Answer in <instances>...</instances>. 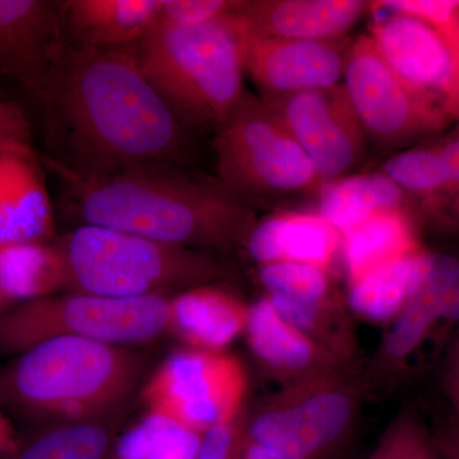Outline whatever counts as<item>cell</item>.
<instances>
[{
	"mask_svg": "<svg viewBox=\"0 0 459 459\" xmlns=\"http://www.w3.org/2000/svg\"><path fill=\"white\" fill-rule=\"evenodd\" d=\"M63 179L170 169L186 151V129L142 72L134 49L66 41L38 98Z\"/></svg>",
	"mask_w": 459,
	"mask_h": 459,
	"instance_id": "cell-1",
	"label": "cell"
},
{
	"mask_svg": "<svg viewBox=\"0 0 459 459\" xmlns=\"http://www.w3.org/2000/svg\"><path fill=\"white\" fill-rule=\"evenodd\" d=\"M86 225L131 232L201 252L246 247L256 225L255 207L219 179L147 169L100 178L65 179Z\"/></svg>",
	"mask_w": 459,
	"mask_h": 459,
	"instance_id": "cell-2",
	"label": "cell"
},
{
	"mask_svg": "<svg viewBox=\"0 0 459 459\" xmlns=\"http://www.w3.org/2000/svg\"><path fill=\"white\" fill-rule=\"evenodd\" d=\"M146 369L132 347L54 338L0 367V409L29 427L98 418L126 407Z\"/></svg>",
	"mask_w": 459,
	"mask_h": 459,
	"instance_id": "cell-3",
	"label": "cell"
},
{
	"mask_svg": "<svg viewBox=\"0 0 459 459\" xmlns=\"http://www.w3.org/2000/svg\"><path fill=\"white\" fill-rule=\"evenodd\" d=\"M247 31L238 12L205 25H156L134 48L144 77L184 128L216 131L244 95Z\"/></svg>",
	"mask_w": 459,
	"mask_h": 459,
	"instance_id": "cell-4",
	"label": "cell"
},
{
	"mask_svg": "<svg viewBox=\"0 0 459 459\" xmlns=\"http://www.w3.org/2000/svg\"><path fill=\"white\" fill-rule=\"evenodd\" d=\"M69 271V291L135 299L210 285L225 268L210 253L83 223L56 241Z\"/></svg>",
	"mask_w": 459,
	"mask_h": 459,
	"instance_id": "cell-5",
	"label": "cell"
},
{
	"mask_svg": "<svg viewBox=\"0 0 459 459\" xmlns=\"http://www.w3.org/2000/svg\"><path fill=\"white\" fill-rule=\"evenodd\" d=\"M170 298L117 299L65 291L14 305L0 314V356H14L54 338L132 347L169 332Z\"/></svg>",
	"mask_w": 459,
	"mask_h": 459,
	"instance_id": "cell-6",
	"label": "cell"
},
{
	"mask_svg": "<svg viewBox=\"0 0 459 459\" xmlns=\"http://www.w3.org/2000/svg\"><path fill=\"white\" fill-rule=\"evenodd\" d=\"M214 133L219 180L247 204L322 186L285 124L247 91Z\"/></svg>",
	"mask_w": 459,
	"mask_h": 459,
	"instance_id": "cell-7",
	"label": "cell"
},
{
	"mask_svg": "<svg viewBox=\"0 0 459 459\" xmlns=\"http://www.w3.org/2000/svg\"><path fill=\"white\" fill-rule=\"evenodd\" d=\"M356 395L334 376L305 380L247 416V437L279 459H331L355 420Z\"/></svg>",
	"mask_w": 459,
	"mask_h": 459,
	"instance_id": "cell-8",
	"label": "cell"
},
{
	"mask_svg": "<svg viewBox=\"0 0 459 459\" xmlns=\"http://www.w3.org/2000/svg\"><path fill=\"white\" fill-rule=\"evenodd\" d=\"M247 386L246 369L235 356L186 347L153 370L141 394L148 412L204 434L246 410Z\"/></svg>",
	"mask_w": 459,
	"mask_h": 459,
	"instance_id": "cell-9",
	"label": "cell"
},
{
	"mask_svg": "<svg viewBox=\"0 0 459 459\" xmlns=\"http://www.w3.org/2000/svg\"><path fill=\"white\" fill-rule=\"evenodd\" d=\"M343 78L367 137L377 143H404L442 131L451 120L440 102L394 71L369 35L350 45Z\"/></svg>",
	"mask_w": 459,
	"mask_h": 459,
	"instance_id": "cell-10",
	"label": "cell"
},
{
	"mask_svg": "<svg viewBox=\"0 0 459 459\" xmlns=\"http://www.w3.org/2000/svg\"><path fill=\"white\" fill-rule=\"evenodd\" d=\"M263 102L303 148L322 186L343 178L364 155L367 133L343 84Z\"/></svg>",
	"mask_w": 459,
	"mask_h": 459,
	"instance_id": "cell-11",
	"label": "cell"
},
{
	"mask_svg": "<svg viewBox=\"0 0 459 459\" xmlns=\"http://www.w3.org/2000/svg\"><path fill=\"white\" fill-rule=\"evenodd\" d=\"M66 41L59 2L0 0V75L33 98Z\"/></svg>",
	"mask_w": 459,
	"mask_h": 459,
	"instance_id": "cell-12",
	"label": "cell"
},
{
	"mask_svg": "<svg viewBox=\"0 0 459 459\" xmlns=\"http://www.w3.org/2000/svg\"><path fill=\"white\" fill-rule=\"evenodd\" d=\"M349 47L341 40L316 41L263 38L247 33L246 74L261 99L329 89L343 77Z\"/></svg>",
	"mask_w": 459,
	"mask_h": 459,
	"instance_id": "cell-13",
	"label": "cell"
},
{
	"mask_svg": "<svg viewBox=\"0 0 459 459\" xmlns=\"http://www.w3.org/2000/svg\"><path fill=\"white\" fill-rule=\"evenodd\" d=\"M369 9L374 13L369 36L389 65L403 80L437 100L446 110L455 71L448 41L419 18L377 7L374 2H369Z\"/></svg>",
	"mask_w": 459,
	"mask_h": 459,
	"instance_id": "cell-14",
	"label": "cell"
},
{
	"mask_svg": "<svg viewBox=\"0 0 459 459\" xmlns=\"http://www.w3.org/2000/svg\"><path fill=\"white\" fill-rule=\"evenodd\" d=\"M368 9L369 2L362 0H246L238 16L249 35L334 41Z\"/></svg>",
	"mask_w": 459,
	"mask_h": 459,
	"instance_id": "cell-15",
	"label": "cell"
},
{
	"mask_svg": "<svg viewBox=\"0 0 459 459\" xmlns=\"http://www.w3.org/2000/svg\"><path fill=\"white\" fill-rule=\"evenodd\" d=\"M244 334L256 360L294 385L333 376L336 355L287 323L267 296L250 305Z\"/></svg>",
	"mask_w": 459,
	"mask_h": 459,
	"instance_id": "cell-16",
	"label": "cell"
},
{
	"mask_svg": "<svg viewBox=\"0 0 459 459\" xmlns=\"http://www.w3.org/2000/svg\"><path fill=\"white\" fill-rule=\"evenodd\" d=\"M59 3L68 40L95 49H134L155 29L161 7V0Z\"/></svg>",
	"mask_w": 459,
	"mask_h": 459,
	"instance_id": "cell-17",
	"label": "cell"
},
{
	"mask_svg": "<svg viewBox=\"0 0 459 459\" xmlns=\"http://www.w3.org/2000/svg\"><path fill=\"white\" fill-rule=\"evenodd\" d=\"M342 235L320 214L280 212L256 222L247 250L259 264L294 262L328 270Z\"/></svg>",
	"mask_w": 459,
	"mask_h": 459,
	"instance_id": "cell-18",
	"label": "cell"
},
{
	"mask_svg": "<svg viewBox=\"0 0 459 459\" xmlns=\"http://www.w3.org/2000/svg\"><path fill=\"white\" fill-rule=\"evenodd\" d=\"M249 307L231 292L211 285L170 298L169 332L189 349L225 351L246 332Z\"/></svg>",
	"mask_w": 459,
	"mask_h": 459,
	"instance_id": "cell-19",
	"label": "cell"
},
{
	"mask_svg": "<svg viewBox=\"0 0 459 459\" xmlns=\"http://www.w3.org/2000/svg\"><path fill=\"white\" fill-rule=\"evenodd\" d=\"M53 208L35 153H11L0 189V246L50 241Z\"/></svg>",
	"mask_w": 459,
	"mask_h": 459,
	"instance_id": "cell-20",
	"label": "cell"
},
{
	"mask_svg": "<svg viewBox=\"0 0 459 459\" xmlns=\"http://www.w3.org/2000/svg\"><path fill=\"white\" fill-rule=\"evenodd\" d=\"M259 279L277 313L305 334L325 343L329 322L327 271L303 263L261 265Z\"/></svg>",
	"mask_w": 459,
	"mask_h": 459,
	"instance_id": "cell-21",
	"label": "cell"
},
{
	"mask_svg": "<svg viewBox=\"0 0 459 459\" xmlns=\"http://www.w3.org/2000/svg\"><path fill=\"white\" fill-rule=\"evenodd\" d=\"M126 418V407L74 421L29 427L11 459H110Z\"/></svg>",
	"mask_w": 459,
	"mask_h": 459,
	"instance_id": "cell-22",
	"label": "cell"
},
{
	"mask_svg": "<svg viewBox=\"0 0 459 459\" xmlns=\"http://www.w3.org/2000/svg\"><path fill=\"white\" fill-rule=\"evenodd\" d=\"M69 291L65 253L51 241L0 246V292L11 307Z\"/></svg>",
	"mask_w": 459,
	"mask_h": 459,
	"instance_id": "cell-23",
	"label": "cell"
},
{
	"mask_svg": "<svg viewBox=\"0 0 459 459\" xmlns=\"http://www.w3.org/2000/svg\"><path fill=\"white\" fill-rule=\"evenodd\" d=\"M424 249L385 263L349 283L347 304L370 322H392L418 289L428 264Z\"/></svg>",
	"mask_w": 459,
	"mask_h": 459,
	"instance_id": "cell-24",
	"label": "cell"
},
{
	"mask_svg": "<svg viewBox=\"0 0 459 459\" xmlns=\"http://www.w3.org/2000/svg\"><path fill=\"white\" fill-rule=\"evenodd\" d=\"M403 193L385 174L356 175L323 184L319 214L341 235L377 213L401 210Z\"/></svg>",
	"mask_w": 459,
	"mask_h": 459,
	"instance_id": "cell-25",
	"label": "cell"
},
{
	"mask_svg": "<svg viewBox=\"0 0 459 459\" xmlns=\"http://www.w3.org/2000/svg\"><path fill=\"white\" fill-rule=\"evenodd\" d=\"M347 279L353 282L380 265L419 252L422 247L401 210L370 217L342 237Z\"/></svg>",
	"mask_w": 459,
	"mask_h": 459,
	"instance_id": "cell-26",
	"label": "cell"
},
{
	"mask_svg": "<svg viewBox=\"0 0 459 459\" xmlns=\"http://www.w3.org/2000/svg\"><path fill=\"white\" fill-rule=\"evenodd\" d=\"M201 433L148 412L117 437L110 459H195Z\"/></svg>",
	"mask_w": 459,
	"mask_h": 459,
	"instance_id": "cell-27",
	"label": "cell"
},
{
	"mask_svg": "<svg viewBox=\"0 0 459 459\" xmlns=\"http://www.w3.org/2000/svg\"><path fill=\"white\" fill-rule=\"evenodd\" d=\"M425 273V272H424ZM440 322L455 323L452 312L442 298L424 281L411 296L401 313L391 322L383 351L391 361H402L412 355Z\"/></svg>",
	"mask_w": 459,
	"mask_h": 459,
	"instance_id": "cell-28",
	"label": "cell"
},
{
	"mask_svg": "<svg viewBox=\"0 0 459 459\" xmlns=\"http://www.w3.org/2000/svg\"><path fill=\"white\" fill-rule=\"evenodd\" d=\"M383 174L411 192L431 193L452 186L448 169L437 151H404L385 162Z\"/></svg>",
	"mask_w": 459,
	"mask_h": 459,
	"instance_id": "cell-29",
	"label": "cell"
},
{
	"mask_svg": "<svg viewBox=\"0 0 459 459\" xmlns=\"http://www.w3.org/2000/svg\"><path fill=\"white\" fill-rule=\"evenodd\" d=\"M367 459H444L434 437L411 415L389 425Z\"/></svg>",
	"mask_w": 459,
	"mask_h": 459,
	"instance_id": "cell-30",
	"label": "cell"
},
{
	"mask_svg": "<svg viewBox=\"0 0 459 459\" xmlns=\"http://www.w3.org/2000/svg\"><path fill=\"white\" fill-rule=\"evenodd\" d=\"M377 7L409 14L442 33L455 60L459 56V2L453 0H382Z\"/></svg>",
	"mask_w": 459,
	"mask_h": 459,
	"instance_id": "cell-31",
	"label": "cell"
},
{
	"mask_svg": "<svg viewBox=\"0 0 459 459\" xmlns=\"http://www.w3.org/2000/svg\"><path fill=\"white\" fill-rule=\"evenodd\" d=\"M244 0H161L157 25L190 29L234 14Z\"/></svg>",
	"mask_w": 459,
	"mask_h": 459,
	"instance_id": "cell-32",
	"label": "cell"
},
{
	"mask_svg": "<svg viewBox=\"0 0 459 459\" xmlns=\"http://www.w3.org/2000/svg\"><path fill=\"white\" fill-rule=\"evenodd\" d=\"M247 430V415L243 410L235 418L202 435L195 459H243Z\"/></svg>",
	"mask_w": 459,
	"mask_h": 459,
	"instance_id": "cell-33",
	"label": "cell"
},
{
	"mask_svg": "<svg viewBox=\"0 0 459 459\" xmlns=\"http://www.w3.org/2000/svg\"><path fill=\"white\" fill-rule=\"evenodd\" d=\"M33 152L31 126L23 111L12 102L0 100V155Z\"/></svg>",
	"mask_w": 459,
	"mask_h": 459,
	"instance_id": "cell-34",
	"label": "cell"
},
{
	"mask_svg": "<svg viewBox=\"0 0 459 459\" xmlns=\"http://www.w3.org/2000/svg\"><path fill=\"white\" fill-rule=\"evenodd\" d=\"M20 433H17L7 413L0 409V459H11L16 451Z\"/></svg>",
	"mask_w": 459,
	"mask_h": 459,
	"instance_id": "cell-35",
	"label": "cell"
},
{
	"mask_svg": "<svg viewBox=\"0 0 459 459\" xmlns=\"http://www.w3.org/2000/svg\"><path fill=\"white\" fill-rule=\"evenodd\" d=\"M434 439L444 459H459V427L446 429Z\"/></svg>",
	"mask_w": 459,
	"mask_h": 459,
	"instance_id": "cell-36",
	"label": "cell"
},
{
	"mask_svg": "<svg viewBox=\"0 0 459 459\" xmlns=\"http://www.w3.org/2000/svg\"><path fill=\"white\" fill-rule=\"evenodd\" d=\"M437 152L448 169L452 186H459V138L449 142L442 150H437Z\"/></svg>",
	"mask_w": 459,
	"mask_h": 459,
	"instance_id": "cell-37",
	"label": "cell"
},
{
	"mask_svg": "<svg viewBox=\"0 0 459 459\" xmlns=\"http://www.w3.org/2000/svg\"><path fill=\"white\" fill-rule=\"evenodd\" d=\"M446 111L451 119L459 120V56L455 60V84H453L452 95Z\"/></svg>",
	"mask_w": 459,
	"mask_h": 459,
	"instance_id": "cell-38",
	"label": "cell"
},
{
	"mask_svg": "<svg viewBox=\"0 0 459 459\" xmlns=\"http://www.w3.org/2000/svg\"><path fill=\"white\" fill-rule=\"evenodd\" d=\"M243 459H279L272 455L270 452L263 449L262 446L249 442L247 437L246 449H244Z\"/></svg>",
	"mask_w": 459,
	"mask_h": 459,
	"instance_id": "cell-39",
	"label": "cell"
},
{
	"mask_svg": "<svg viewBox=\"0 0 459 459\" xmlns=\"http://www.w3.org/2000/svg\"><path fill=\"white\" fill-rule=\"evenodd\" d=\"M452 394L459 410V355L452 374Z\"/></svg>",
	"mask_w": 459,
	"mask_h": 459,
	"instance_id": "cell-40",
	"label": "cell"
},
{
	"mask_svg": "<svg viewBox=\"0 0 459 459\" xmlns=\"http://www.w3.org/2000/svg\"><path fill=\"white\" fill-rule=\"evenodd\" d=\"M9 155H11V153H3V155H0V189H2L3 181H4L5 172H7Z\"/></svg>",
	"mask_w": 459,
	"mask_h": 459,
	"instance_id": "cell-41",
	"label": "cell"
},
{
	"mask_svg": "<svg viewBox=\"0 0 459 459\" xmlns=\"http://www.w3.org/2000/svg\"><path fill=\"white\" fill-rule=\"evenodd\" d=\"M8 307H11V305L8 304V301L5 300L4 296H3L2 292H0V314L4 313Z\"/></svg>",
	"mask_w": 459,
	"mask_h": 459,
	"instance_id": "cell-42",
	"label": "cell"
}]
</instances>
